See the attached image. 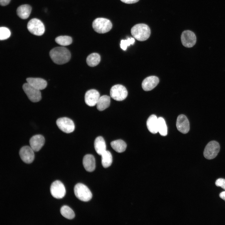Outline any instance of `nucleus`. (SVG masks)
<instances>
[{"instance_id": "f257e3e1", "label": "nucleus", "mask_w": 225, "mask_h": 225, "mask_svg": "<svg viewBox=\"0 0 225 225\" xmlns=\"http://www.w3.org/2000/svg\"><path fill=\"white\" fill-rule=\"evenodd\" d=\"M49 55L53 62L58 64H62L68 62L71 57L69 50L64 47L53 48L50 51Z\"/></svg>"}, {"instance_id": "f03ea898", "label": "nucleus", "mask_w": 225, "mask_h": 225, "mask_svg": "<svg viewBox=\"0 0 225 225\" xmlns=\"http://www.w3.org/2000/svg\"><path fill=\"white\" fill-rule=\"evenodd\" d=\"M132 36L137 40L143 41L147 40L151 34L149 26L144 23H139L133 26L131 29Z\"/></svg>"}, {"instance_id": "7ed1b4c3", "label": "nucleus", "mask_w": 225, "mask_h": 225, "mask_svg": "<svg viewBox=\"0 0 225 225\" xmlns=\"http://www.w3.org/2000/svg\"><path fill=\"white\" fill-rule=\"evenodd\" d=\"M92 28L99 33H104L110 31L112 27V22L109 19L102 18H98L93 22Z\"/></svg>"}, {"instance_id": "20e7f679", "label": "nucleus", "mask_w": 225, "mask_h": 225, "mask_svg": "<svg viewBox=\"0 0 225 225\" xmlns=\"http://www.w3.org/2000/svg\"><path fill=\"white\" fill-rule=\"evenodd\" d=\"M74 193L76 197L79 200L87 202L92 198V193L85 185L81 183L76 184L74 188Z\"/></svg>"}, {"instance_id": "39448f33", "label": "nucleus", "mask_w": 225, "mask_h": 225, "mask_svg": "<svg viewBox=\"0 0 225 225\" xmlns=\"http://www.w3.org/2000/svg\"><path fill=\"white\" fill-rule=\"evenodd\" d=\"M27 28L30 32L36 36H41L45 30L44 26L40 20L34 18L30 20L27 24Z\"/></svg>"}, {"instance_id": "423d86ee", "label": "nucleus", "mask_w": 225, "mask_h": 225, "mask_svg": "<svg viewBox=\"0 0 225 225\" xmlns=\"http://www.w3.org/2000/svg\"><path fill=\"white\" fill-rule=\"evenodd\" d=\"M220 146L217 141H212L209 142L206 146L203 152L204 157L208 159L214 158L219 152Z\"/></svg>"}, {"instance_id": "0eeeda50", "label": "nucleus", "mask_w": 225, "mask_h": 225, "mask_svg": "<svg viewBox=\"0 0 225 225\" xmlns=\"http://www.w3.org/2000/svg\"><path fill=\"white\" fill-rule=\"evenodd\" d=\"M128 94V91L126 88L120 84L113 86L110 90L111 97L117 101H121L125 99L127 97Z\"/></svg>"}, {"instance_id": "6e6552de", "label": "nucleus", "mask_w": 225, "mask_h": 225, "mask_svg": "<svg viewBox=\"0 0 225 225\" xmlns=\"http://www.w3.org/2000/svg\"><path fill=\"white\" fill-rule=\"evenodd\" d=\"M22 88L29 99L33 102H37L41 99L40 90L34 88L28 83L23 84Z\"/></svg>"}, {"instance_id": "1a4fd4ad", "label": "nucleus", "mask_w": 225, "mask_h": 225, "mask_svg": "<svg viewBox=\"0 0 225 225\" xmlns=\"http://www.w3.org/2000/svg\"><path fill=\"white\" fill-rule=\"evenodd\" d=\"M50 191L54 198L60 199L63 198L66 194V189L63 184L59 180H56L51 184Z\"/></svg>"}, {"instance_id": "9d476101", "label": "nucleus", "mask_w": 225, "mask_h": 225, "mask_svg": "<svg viewBox=\"0 0 225 225\" xmlns=\"http://www.w3.org/2000/svg\"><path fill=\"white\" fill-rule=\"evenodd\" d=\"M56 124L61 131L66 133L72 132L75 129V125L73 121L67 117L58 119L56 121Z\"/></svg>"}, {"instance_id": "9b49d317", "label": "nucleus", "mask_w": 225, "mask_h": 225, "mask_svg": "<svg viewBox=\"0 0 225 225\" xmlns=\"http://www.w3.org/2000/svg\"><path fill=\"white\" fill-rule=\"evenodd\" d=\"M181 41L183 46L187 48H191L195 44L196 37L192 31L187 30L184 31L181 35Z\"/></svg>"}, {"instance_id": "f8f14e48", "label": "nucleus", "mask_w": 225, "mask_h": 225, "mask_svg": "<svg viewBox=\"0 0 225 225\" xmlns=\"http://www.w3.org/2000/svg\"><path fill=\"white\" fill-rule=\"evenodd\" d=\"M34 151L29 146H24L20 150L19 154L22 160L25 163H32L34 158Z\"/></svg>"}, {"instance_id": "ddd939ff", "label": "nucleus", "mask_w": 225, "mask_h": 225, "mask_svg": "<svg viewBox=\"0 0 225 225\" xmlns=\"http://www.w3.org/2000/svg\"><path fill=\"white\" fill-rule=\"evenodd\" d=\"M178 130L183 134L187 133L190 129L189 121L186 116L181 114L178 116L176 122Z\"/></svg>"}, {"instance_id": "4468645a", "label": "nucleus", "mask_w": 225, "mask_h": 225, "mask_svg": "<svg viewBox=\"0 0 225 225\" xmlns=\"http://www.w3.org/2000/svg\"><path fill=\"white\" fill-rule=\"evenodd\" d=\"M100 98L99 92L97 90L92 89L88 91L85 95V101L88 106L92 107L96 105Z\"/></svg>"}, {"instance_id": "2eb2a0df", "label": "nucleus", "mask_w": 225, "mask_h": 225, "mask_svg": "<svg viewBox=\"0 0 225 225\" xmlns=\"http://www.w3.org/2000/svg\"><path fill=\"white\" fill-rule=\"evenodd\" d=\"M45 141L44 138L42 135L40 134L35 135L31 137L30 139V147L34 152H38L44 145Z\"/></svg>"}, {"instance_id": "dca6fc26", "label": "nucleus", "mask_w": 225, "mask_h": 225, "mask_svg": "<svg viewBox=\"0 0 225 225\" xmlns=\"http://www.w3.org/2000/svg\"><path fill=\"white\" fill-rule=\"evenodd\" d=\"M159 82V79L158 77L154 76H149L142 81V87L145 91H150L155 88Z\"/></svg>"}, {"instance_id": "f3484780", "label": "nucleus", "mask_w": 225, "mask_h": 225, "mask_svg": "<svg viewBox=\"0 0 225 225\" xmlns=\"http://www.w3.org/2000/svg\"><path fill=\"white\" fill-rule=\"evenodd\" d=\"M26 81L30 85L40 90L45 89L47 84L45 80L40 78H29L26 79Z\"/></svg>"}, {"instance_id": "a211bd4d", "label": "nucleus", "mask_w": 225, "mask_h": 225, "mask_svg": "<svg viewBox=\"0 0 225 225\" xmlns=\"http://www.w3.org/2000/svg\"><path fill=\"white\" fill-rule=\"evenodd\" d=\"M83 164L87 171L89 172L93 171L95 168V161L94 156L90 154L85 155L83 159Z\"/></svg>"}, {"instance_id": "6ab92c4d", "label": "nucleus", "mask_w": 225, "mask_h": 225, "mask_svg": "<svg viewBox=\"0 0 225 225\" xmlns=\"http://www.w3.org/2000/svg\"><path fill=\"white\" fill-rule=\"evenodd\" d=\"M158 118L154 114L149 117L147 121V126L149 131L153 134L158 132Z\"/></svg>"}, {"instance_id": "aec40b11", "label": "nucleus", "mask_w": 225, "mask_h": 225, "mask_svg": "<svg viewBox=\"0 0 225 225\" xmlns=\"http://www.w3.org/2000/svg\"><path fill=\"white\" fill-rule=\"evenodd\" d=\"M31 6L28 4H24L19 6L17 9L18 16L22 19H26L29 17L31 12Z\"/></svg>"}, {"instance_id": "412c9836", "label": "nucleus", "mask_w": 225, "mask_h": 225, "mask_svg": "<svg viewBox=\"0 0 225 225\" xmlns=\"http://www.w3.org/2000/svg\"><path fill=\"white\" fill-rule=\"evenodd\" d=\"M94 147L96 152L99 155H101L106 150L105 142L101 136H98L95 139Z\"/></svg>"}, {"instance_id": "4be33fe9", "label": "nucleus", "mask_w": 225, "mask_h": 225, "mask_svg": "<svg viewBox=\"0 0 225 225\" xmlns=\"http://www.w3.org/2000/svg\"><path fill=\"white\" fill-rule=\"evenodd\" d=\"M110 102V98L107 95H103L99 98L97 103V108L99 111L104 110L109 107Z\"/></svg>"}, {"instance_id": "5701e85b", "label": "nucleus", "mask_w": 225, "mask_h": 225, "mask_svg": "<svg viewBox=\"0 0 225 225\" xmlns=\"http://www.w3.org/2000/svg\"><path fill=\"white\" fill-rule=\"evenodd\" d=\"M110 144L112 148L116 152L119 153L124 152L127 147L126 143L121 139L113 141L111 142Z\"/></svg>"}, {"instance_id": "b1692460", "label": "nucleus", "mask_w": 225, "mask_h": 225, "mask_svg": "<svg viewBox=\"0 0 225 225\" xmlns=\"http://www.w3.org/2000/svg\"><path fill=\"white\" fill-rule=\"evenodd\" d=\"M100 55L98 53H93L89 55L87 58L86 62L90 67H94L98 65L100 61Z\"/></svg>"}, {"instance_id": "393cba45", "label": "nucleus", "mask_w": 225, "mask_h": 225, "mask_svg": "<svg viewBox=\"0 0 225 225\" xmlns=\"http://www.w3.org/2000/svg\"><path fill=\"white\" fill-rule=\"evenodd\" d=\"M101 162L102 166L104 168L109 167L111 165L112 158L111 152L108 151L106 150L101 155Z\"/></svg>"}, {"instance_id": "a878e982", "label": "nucleus", "mask_w": 225, "mask_h": 225, "mask_svg": "<svg viewBox=\"0 0 225 225\" xmlns=\"http://www.w3.org/2000/svg\"><path fill=\"white\" fill-rule=\"evenodd\" d=\"M158 132L162 136H166L167 134L168 129L165 121L161 117L158 118Z\"/></svg>"}, {"instance_id": "bb28decb", "label": "nucleus", "mask_w": 225, "mask_h": 225, "mask_svg": "<svg viewBox=\"0 0 225 225\" xmlns=\"http://www.w3.org/2000/svg\"><path fill=\"white\" fill-rule=\"evenodd\" d=\"M62 215L65 218L71 219L75 217V213L73 210L69 207L66 205L62 206L60 210Z\"/></svg>"}, {"instance_id": "cd10ccee", "label": "nucleus", "mask_w": 225, "mask_h": 225, "mask_svg": "<svg viewBox=\"0 0 225 225\" xmlns=\"http://www.w3.org/2000/svg\"><path fill=\"white\" fill-rule=\"evenodd\" d=\"M55 40L57 43L62 46L69 45L72 42V38L67 36H58L55 38Z\"/></svg>"}, {"instance_id": "c85d7f7f", "label": "nucleus", "mask_w": 225, "mask_h": 225, "mask_svg": "<svg viewBox=\"0 0 225 225\" xmlns=\"http://www.w3.org/2000/svg\"><path fill=\"white\" fill-rule=\"evenodd\" d=\"M11 32L9 29L5 27H1L0 28V39L1 40H6L10 36Z\"/></svg>"}, {"instance_id": "c756f323", "label": "nucleus", "mask_w": 225, "mask_h": 225, "mask_svg": "<svg viewBox=\"0 0 225 225\" xmlns=\"http://www.w3.org/2000/svg\"><path fill=\"white\" fill-rule=\"evenodd\" d=\"M135 42V39L133 38H129L126 40H122L121 41L120 47L123 50L125 51L128 46L131 44L133 45Z\"/></svg>"}, {"instance_id": "7c9ffc66", "label": "nucleus", "mask_w": 225, "mask_h": 225, "mask_svg": "<svg viewBox=\"0 0 225 225\" xmlns=\"http://www.w3.org/2000/svg\"><path fill=\"white\" fill-rule=\"evenodd\" d=\"M215 184L218 187H220L225 190V179L219 178L216 181Z\"/></svg>"}, {"instance_id": "2f4dec72", "label": "nucleus", "mask_w": 225, "mask_h": 225, "mask_svg": "<svg viewBox=\"0 0 225 225\" xmlns=\"http://www.w3.org/2000/svg\"><path fill=\"white\" fill-rule=\"evenodd\" d=\"M122 2L127 4H132L136 3L139 0H120Z\"/></svg>"}, {"instance_id": "473e14b6", "label": "nucleus", "mask_w": 225, "mask_h": 225, "mask_svg": "<svg viewBox=\"0 0 225 225\" xmlns=\"http://www.w3.org/2000/svg\"><path fill=\"white\" fill-rule=\"evenodd\" d=\"M11 0H0V3L2 6L8 5L10 2Z\"/></svg>"}, {"instance_id": "72a5a7b5", "label": "nucleus", "mask_w": 225, "mask_h": 225, "mask_svg": "<svg viewBox=\"0 0 225 225\" xmlns=\"http://www.w3.org/2000/svg\"><path fill=\"white\" fill-rule=\"evenodd\" d=\"M219 197L225 201V191L220 193L219 194Z\"/></svg>"}]
</instances>
